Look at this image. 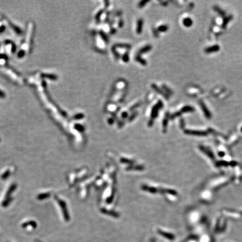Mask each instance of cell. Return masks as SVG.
Returning <instances> with one entry per match:
<instances>
[{
  "label": "cell",
  "instance_id": "cell-11",
  "mask_svg": "<svg viewBox=\"0 0 242 242\" xmlns=\"http://www.w3.org/2000/svg\"><path fill=\"white\" fill-rule=\"evenodd\" d=\"M102 15V12H100L99 13H98V15H97V17H96V18H97L96 19H97V20H98V19H99L100 18V15Z\"/></svg>",
  "mask_w": 242,
  "mask_h": 242
},
{
  "label": "cell",
  "instance_id": "cell-7",
  "mask_svg": "<svg viewBox=\"0 0 242 242\" xmlns=\"http://www.w3.org/2000/svg\"><path fill=\"white\" fill-rule=\"evenodd\" d=\"M168 26L167 25H162V26H160L158 28V30L160 31V32H164L165 31H167L168 29Z\"/></svg>",
  "mask_w": 242,
  "mask_h": 242
},
{
  "label": "cell",
  "instance_id": "cell-9",
  "mask_svg": "<svg viewBox=\"0 0 242 242\" xmlns=\"http://www.w3.org/2000/svg\"><path fill=\"white\" fill-rule=\"evenodd\" d=\"M149 1H141L140 2V4H139V6L140 7H142L143 6H144L145 5V4L146 3H147Z\"/></svg>",
  "mask_w": 242,
  "mask_h": 242
},
{
  "label": "cell",
  "instance_id": "cell-6",
  "mask_svg": "<svg viewBox=\"0 0 242 242\" xmlns=\"http://www.w3.org/2000/svg\"><path fill=\"white\" fill-rule=\"evenodd\" d=\"M151 49V47L150 46H149V45H148V46H145L144 48H142L141 49L140 51V53H143L147 52L149 51V50H150Z\"/></svg>",
  "mask_w": 242,
  "mask_h": 242
},
{
  "label": "cell",
  "instance_id": "cell-1",
  "mask_svg": "<svg viewBox=\"0 0 242 242\" xmlns=\"http://www.w3.org/2000/svg\"><path fill=\"white\" fill-rule=\"evenodd\" d=\"M162 105H163L162 102H161V101H159L157 104H156L155 106H154L153 109L152 110V117L155 118L156 117V116L157 114V112H158L159 109L162 107Z\"/></svg>",
  "mask_w": 242,
  "mask_h": 242
},
{
  "label": "cell",
  "instance_id": "cell-10",
  "mask_svg": "<svg viewBox=\"0 0 242 242\" xmlns=\"http://www.w3.org/2000/svg\"><path fill=\"white\" fill-rule=\"evenodd\" d=\"M123 60L125 62H128V61L129 57H128V55L127 54V53L126 55H124V56L123 57Z\"/></svg>",
  "mask_w": 242,
  "mask_h": 242
},
{
  "label": "cell",
  "instance_id": "cell-2",
  "mask_svg": "<svg viewBox=\"0 0 242 242\" xmlns=\"http://www.w3.org/2000/svg\"><path fill=\"white\" fill-rule=\"evenodd\" d=\"M142 25H143V21L141 19H140L138 20V22H137V33L138 34L141 33L142 30Z\"/></svg>",
  "mask_w": 242,
  "mask_h": 242
},
{
  "label": "cell",
  "instance_id": "cell-5",
  "mask_svg": "<svg viewBox=\"0 0 242 242\" xmlns=\"http://www.w3.org/2000/svg\"><path fill=\"white\" fill-rule=\"evenodd\" d=\"M219 49V47L218 46H213L211 47H210L209 48H207L206 49V51L207 52H216Z\"/></svg>",
  "mask_w": 242,
  "mask_h": 242
},
{
  "label": "cell",
  "instance_id": "cell-8",
  "mask_svg": "<svg viewBox=\"0 0 242 242\" xmlns=\"http://www.w3.org/2000/svg\"><path fill=\"white\" fill-rule=\"evenodd\" d=\"M136 60L137 61H139L140 62L143 64V65H145V64H146V61L145 60H143V59H142L139 56H136Z\"/></svg>",
  "mask_w": 242,
  "mask_h": 242
},
{
  "label": "cell",
  "instance_id": "cell-3",
  "mask_svg": "<svg viewBox=\"0 0 242 242\" xmlns=\"http://www.w3.org/2000/svg\"><path fill=\"white\" fill-rule=\"evenodd\" d=\"M159 233H160V234H162L163 236H164V237L169 239L173 240L174 239V236L173 235L168 234V233H167L163 232L162 231H159Z\"/></svg>",
  "mask_w": 242,
  "mask_h": 242
},
{
  "label": "cell",
  "instance_id": "cell-4",
  "mask_svg": "<svg viewBox=\"0 0 242 242\" xmlns=\"http://www.w3.org/2000/svg\"><path fill=\"white\" fill-rule=\"evenodd\" d=\"M183 24L185 25V26H191V25H192V20H191V19L190 18H186V19H185L184 20H183Z\"/></svg>",
  "mask_w": 242,
  "mask_h": 242
}]
</instances>
